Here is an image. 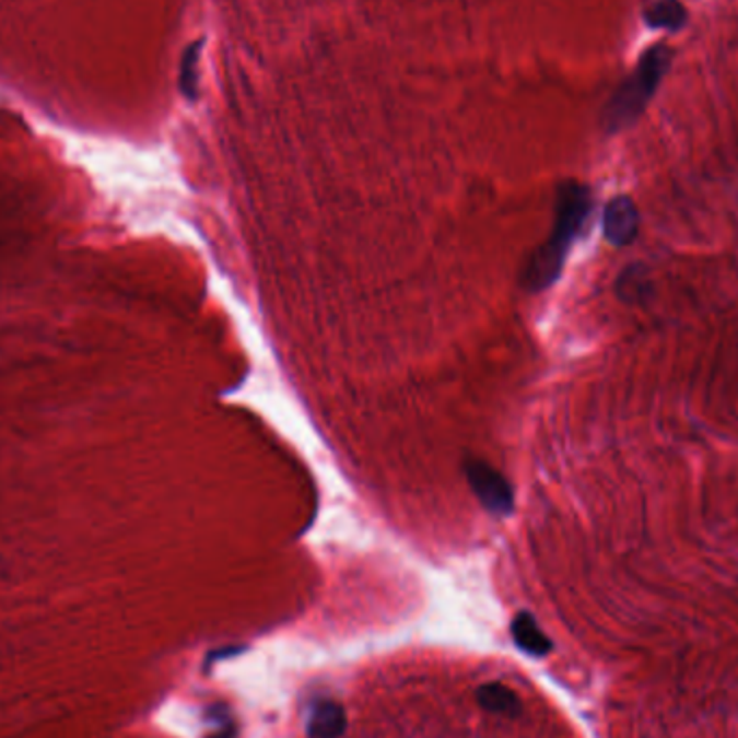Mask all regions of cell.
<instances>
[{"label": "cell", "mask_w": 738, "mask_h": 738, "mask_svg": "<svg viewBox=\"0 0 738 738\" xmlns=\"http://www.w3.org/2000/svg\"><path fill=\"white\" fill-rule=\"evenodd\" d=\"M642 214L629 195L613 197L602 212L605 241L616 248L633 245L640 236Z\"/></svg>", "instance_id": "cell-4"}, {"label": "cell", "mask_w": 738, "mask_h": 738, "mask_svg": "<svg viewBox=\"0 0 738 738\" xmlns=\"http://www.w3.org/2000/svg\"><path fill=\"white\" fill-rule=\"evenodd\" d=\"M671 66V50L665 44L651 46L637 61L633 74L622 82L602 110L607 134H618L637 124L648 108L656 89Z\"/></svg>", "instance_id": "cell-2"}, {"label": "cell", "mask_w": 738, "mask_h": 738, "mask_svg": "<svg viewBox=\"0 0 738 738\" xmlns=\"http://www.w3.org/2000/svg\"><path fill=\"white\" fill-rule=\"evenodd\" d=\"M591 206V190L587 186L574 179H566L558 186L551 236L544 245L538 246L523 270V285L529 292H542L562 277L569 253L589 219Z\"/></svg>", "instance_id": "cell-1"}, {"label": "cell", "mask_w": 738, "mask_h": 738, "mask_svg": "<svg viewBox=\"0 0 738 738\" xmlns=\"http://www.w3.org/2000/svg\"><path fill=\"white\" fill-rule=\"evenodd\" d=\"M201 46H203V39L190 44L184 50V57H181V63H179V91L188 99H197L199 97V57H201Z\"/></svg>", "instance_id": "cell-6"}, {"label": "cell", "mask_w": 738, "mask_h": 738, "mask_svg": "<svg viewBox=\"0 0 738 738\" xmlns=\"http://www.w3.org/2000/svg\"><path fill=\"white\" fill-rule=\"evenodd\" d=\"M644 20L651 28H665L669 33H676L687 24L689 13L680 0H651L644 9Z\"/></svg>", "instance_id": "cell-5"}, {"label": "cell", "mask_w": 738, "mask_h": 738, "mask_svg": "<svg viewBox=\"0 0 738 738\" xmlns=\"http://www.w3.org/2000/svg\"><path fill=\"white\" fill-rule=\"evenodd\" d=\"M467 480L480 503L494 514V516H507L514 509V491L509 482L491 465L482 460H467L465 465Z\"/></svg>", "instance_id": "cell-3"}]
</instances>
